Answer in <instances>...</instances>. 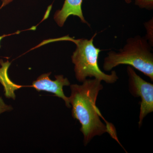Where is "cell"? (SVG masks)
<instances>
[{
    "instance_id": "5",
    "label": "cell",
    "mask_w": 153,
    "mask_h": 153,
    "mask_svg": "<svg viewBox=\"0 0 153 153\" xmlns=\"http://www.w3.org/2000/svg\"><path fill=\"white\" fill-rule=\"evenodd\" d=\"M51 72L42 74L35 81H33L30 87L35 88L37 91H44L55 94L57 97L63 99L67 107H71L69 102V97L64 94L63 88L65 86H69L70 82L68 78H64L62 75L55 76V79L53 80L50 79L49 75Z\"/></svg>"
},
{
    "instance_id": "4",
    "label": "cell",
    "mask_w": 153,
    "mask_h": 153,
    "mask_svg": "<svg viewBox=\"0 0 153 153\" xmlns=\"http://www.w3.org/2000/svg\"><path fill=\"white\" fill-rule=\"evenodd\" d=\"M127 72L131 93L141 99L138 123L140 127L146 116L153 111V85L138 75L131 66H127Z\"/></svg>"
},
{
    "instance_id": "9",
    "label": "cell",
    "mask_w": 153,
    "mask_h": 153,
    "mask_svg": "<svg viewBox=\"0 0 153 153\" xmlns=\"http://www.w3.org/2000/svg\"><path fill=\"white\" fill-rule=\"evenodd\" d=\"M13 109L12 106L6 104L1 97H0V114L7 111H11Z\"/></svg>"
},
{
    "instance_id": "7",
    "label": "cell",
    "mask_w": 153,
    "mask_h": 153,
    "mask_svg": "<svg viewBox=\"0 0 153 153\" xmlns=\"http://www.w3.org/2000/svg\"><path fill=\"white\" fill-rule=\"evenodd\" d=\"M144 26L147 31V35L146 38L148 40L150 44L153 47V19L146 22Z\"/></svg>"
},
{
    "instance_id": "3",
    "label": "cell",
    "mask_w": 153,
    "mask_h": 153,
    "mask_svg": "<svg viewBox=\"0 0 153 153\" xmlns=\"http://www.w3.org/2000/svg\"><path fill=\"white\" fill-rule=\"evenodd\" d=\"M96 36V33L90 39L72 38L71 40V42L76 46L71 56L72 63L74 65L75 77L79 82H83L88 77H93L108 84H113L117 81L118 77L115 71L107 74L99 67V55L102 50L94 44Z\"/></svg>"
},
{
    "instance_id": "1",
    "label": "cell",
    "mask_w": 153,
    "mask_h": 153,
    "mask_svg": "<svg viewBox=\"0 0 153 153\" xmlns=\"http://www.w3.org/2000/svg\"><path fill=\"white\" fill-rule=\"evenodd\" d=\"M100 79H86L82 85H70V104L72 116L81 124L80 131L83 135V143L87 145L96 136L108 132L118 142L114 127H110L101 121L102 116L96 106L97 99L103 85ZM118 143H119V142Z\"/></svg>"
},
{
    "instance_id": "2",
    "label": "cell",
    "mask_w": 153,
    "mask_h": 153,
    "mask_svg": "<svg viewBox=\"0 0 153 153\" xmlns=\"http://www.w3.org/2000/svg\"><path fill=\"white\" fill-rule=\"evenodd\" d=\"M152 46L146 37L136 36L128 38L123 48L117 52L111 51L105 58L104 71H109L120 65H128L142 72L153 81Z\"/></svg>"
},
{
    "instance_id": "6",
    "label": "cell",
    "mask_w": 153,
    "mask_h": 153,
    "mask_svg": "<svg viewBox=\"0 0 153 153\" xmlns=\"http://www.w3.org/2000/svg\"><path fill=\"white\" fill-rule=\"evenodd\" d=\"M83 0H65L61 10L56 11L54 15V19L59 27H63L68 17L71 16L79 17L84 24H89L85 20L82 10Z\"/></svg>"
},
{
    "instance_id": "11",
    "label": "cell",
    "mask_w": 153,
    "mask_h": 153,
    "mask_svg": "<svg viewBox=\"0 0 153 153\" xmlns=\"http://www.w3.org/2000/svg\"><path fill=\"white\" fill-rule=\"evenodd\" d=\"M124 1L127 4H129L132 2V0H124Z\"/></svg>"
},
{
    "instance_id": "8",
    "label": "cell",
    "mask_w": 153,
    "mask_h": 153,
    "mask_svg": "<svg viewBox=\"0 0 153 153\" xmlns=\"http://www.w3.org/2000/svg\"><path fill=\"white\" fill-rule=\"evenodd\" d=\"M135 4L140 8L152 10L153 8V0H134Z\"/></svg>"
},
{
    "instance_id": "10",
    "label": "cell",
    "mask_w": 153,
    "mask_h": 153,
    "mask_svg": "<svg viewBox=\"0 0 153 153\" xmlns=\"http://www.w3.org/2000/svg\"><path fill=\"white\" fill-rule=\"evenodd\" d=\"M6 36H6V35H4V36H0V43H1V40L3 38H4L5 37H6ZM0 48H1V45H0ZM3 62H4V61H3L2 60H1V59H0V65H1V63H2Z\"/></svg>"
}]
</instances>
